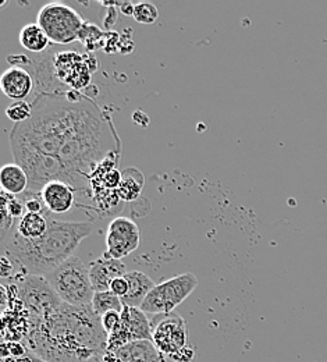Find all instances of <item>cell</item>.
<instances>
[{
    "label": "cell",
    "mask_w": 327,
    "mask_h": 362,
    "mask_svg": "<svg viewBox=\"0 0 327 362\" xmlns=\"http://www.w3.org/2000/svg\"><path fill=\"white\" fill-rule=\"evenodd\" d=\"M198 286V279L192 273H183L165 280L153 287L143 300L141 310L150 315H167L183 304Z\"/></svg>",
    "instance_id": "8992f818"
},
{
    "label": "cell",
    "mask_w": 327,
    "mask_h": 362,
    "mask_svg": "<svg viewBox=\"0 0 327 362\" xmlns=\"http://www.w3.org/2000/svg\"><path fill=\"white\" fill-rule=\"evenodd\" d=\"M59 298L71 307H91L95 291L90 269L78 257H71L45 276Z\"/></svg>",
    "instance_id": "277c9868"
},
{
    "label": "cell",
    "mask_w": 327,
    "mask_h": 362,
    "mask_svg": "<svg viewBox=\"0 0 327 362\" xmlns=\"http://www.w3.org/2000/svg\"><path fill=\"white\" fill-rule=\"evenodd\" d=\"M129 290H130V284H129V280H127L124 276L114 279V280L112 281V284H110V291H112L114 296L120 297V298L126 297L127 293H129Z\"/></svg>",
    "instance_id": "83f0119b"
},
{
    "label": "cell",
    "mask_w": 327,
    "mask_h": 362,
    "mask_svg": "<svg viewBox=\"0 0 327 362\" xmlns=\"http://www.w3.org/2000/svg\"><path fill=\"white\" fill-rule=\"evenodd\" d=\"M11 272H13V262L6 255H3L1 257V277L7 279L8 276H11Z\"/></svg>",
    "instance_id": "4dcf8cb0"
},
{
    "label": "cell",
    "mask_w": 327,
    "mask_h": 362,
    "mask_svg": "<svg viewBox=\"0 0 327 362\" xmlns=\"http://www.w3.org/2000/svg\"><path fill=\"white\" fill-rule=\"evenodd\" d=\"M20 45L32 53H42L49 49L50 40L38 23H30L20 31Z\"/></svg>",
    "instance_id": "ac0fdd59"
},
{
    "label": "cell",
    "mask_w": 327,
    "mask_h": 362,
    "mask_svg": "<svg viewBox=\"0 0 327 362\" xmlns=\"http://www.w3.org/2000/svg\"><path fill=\"white\" fill-rule=\"evenodd\" d=\"M53 70L60 84L71 90L87 88L91 83L93 71L85 63L84 54L74 50L59 52L53 54Z\"/></svg>",
    "instance_id": "8fae6325"
},
{
    "label": "cell",
    "mask_w": 327,
    "mask_h": 362,
    "mask_svg": "<svg viewBox=\"0 0 327 362\" xmlns=\"http://www.w3.org/2000/svg\"><path fill=\"white\" fill-rule=\"evenodd\" d=\"M141 233L137 223L129 218L113 219L106 233V251L103 258L121 259L140 247Z\"/></svg>",
    "instance_id": "9c48e42d"
},
{
    "label": "cell",
    "mask_w": 327,
    "mask_h": 362,
    "mask_svg": "<svg viewBox=\"0 0 327 362\" xmlns=\"http://www.w3.org/2000/svg\"><path fill=\"white\" fill-rule=\"evenodd\" d=\"M24 206L27 214H42L44 209L47 208L41 194H30L24 192Z\"/></svg>",
    "instance_id": "484cf974"
},
{
    "label": "cell",
    "mask_w": 327,
    "mask_h": 362,
    "mask_svg": "<svg viewBox=\"0 0 327 362\" xmlns=\"http://www.w3.org/2000/svg\"><path fill=\"white\" fill-rule=\"evenodd\" d=\"M74 187L69 182L54 180L47 182L41 191L42 201L52 214H67L74 205Z\"/></svg>",
    "instance_id": "4fadbf2b"
},
{
    "label": "cell",
    "mask_w": 327,
    "mask_h": 362,
    "mask_svg": "<svg viewBox=\"0 0 327 362\" xmlns=\"http://www.w3.org/2000/svg\"><path fill=\"white\" fill-rule=\"evenodd\" d=\"M37 23L54 45H70L78 41L85 21L83 16L64 3H47L41 7Z\"/></svg>",
    "instance_id": "5b68a950"
},
{
    "label": "cell",
    "mask_w": 327,
    "mask_h": 362,
    "mask_svg": "<svg viewBox=\"0 0 327 362\" xmlns=\"http://www.w3.org/2000/svg\"><path fill=\"white\" fill-rule=\"evenodd\" d=\"M167 360L172 362H194V360H195V350L187 346L183 350H180L179 353H176L174 356L169 357Z\"/></svg>",
    "instance_id": "f546056e"
},
{
    "label": "cell",
    "mask_w": 327,
    "mask_h": 362,
    "mask_svg": "<svg viewBox=\"0 0 327 362\" xmlns=\"http://www.w3.org/2000/svg\"><path fill=\"white\" fill-rule=\"evenodd\" d=\"M47 227L49 219L42 214H25L16 223L17 233L27 240H35L42 237L47 231Z\"/></svg>",
    "instance_id": "d6986e66"
},
{
    "label": "cell",
    "mask_w": 327,
    "mask_h": 362,
    "mask_svg": "<svg viewBox=\"0 0 327 362\" xmlns=\"http://www.w3.org/2000/svg\"><path fill=\"white\" fill-rule=\"evenodd\" d=\"M1 209H4L13 219H21L25 214V206L21 199H18L16 195H10L4 191H1Z\"/></svg>",
    "instance_id": "cb8c5ba5"
},
{
    "label": "cell",
    "mask_w": 327,
    "mask_h": 362,
    "mask_svg": "<svg viewBox=\"0 0 327 362\" xmlns=\"http://www.w3.org/2000/svg\"><path fill=\"white\" fill-rule=\"evenodd\" d=\"M27 347L47 362H87L107 349V334L91 307L63 305L50 317H37Z\"/></svg>",
    "instance_id": "7a4b0ae2"
},
{
    "label": "cell",
    "mask_w": 327,
    "mask_h": 362,
    "mask_svg": "<svg viewBox=\"0 0 327 362\" xmlns=\"http://www.w3.org/2000/svg\"><path fill=\"white\" fill-rule=\"evenodd\" d=\"M153 326L141 308L124 307L121 323L112 334L107 336L106 351L114 353L119 349L138 340H152Z\"/></svg>",
    "instance_id": "52a82bcc"
},
{
    "label": "cell",
    "mask_w": 327,
    "mask_h": 362,
    "mask_svg": "<svg viewBox=\"0 0 327 362\" xmlns=\"http://www.w3.org/2000/svg\"><path fill=\"white\" fill-rule=\"evenodd\" d=\"M140 24H153L159 18V10L152 3H138L134 7V16Z\"/></svg>",
    "instance_id": "d4e9b609"
},
{
    "label": "cell",
    "mask_w": 327,
    "mask_h": 362,
    "mask_svg": "<svg viewBox=\"0 0 327 362\" xmlns=\"http://www.w3.org/2000/svg\"><path fill=\"white\" fill-rule=\"evenodd\" d=\"M94 223L49 221L47 231L40 238L27 240L16 227L1 240L4 255L28 274L47 276L74 257L80 244L91 235Z\"/></svg>",
    "instance_id": "3957f363"
},
{
    "label": "cell",
    "mask_w": 327,
    "mask_h": 362,
    "mask_svg": "<svg viewBox=\"0 0 327 362\" xmlns=\"http://www.w3.org/2000/svg\"><path fill=\"white\" fill-rule=\"evenodd\" d=\"M187 322L177 314L163 315L153 326L152 341L166 358L187 347Z\"/></svg>",
    "instance_id": "30bf717a"
},
{
    "label": "cell",
    "mask_w": 327,
    "mask_h": 362,
    "mask_svg": "<svg viewBox=\"0 0 327 362\" xmlns=\"http://www.w3.org/2000/svg\"><path fill=\"white\" fill-rule=\"evenodd\" d=\"M20 294L30 311L38 317H50L63 305V301L44 276L28 274L24 277L20 286Z\"/></svg>",
    "instance_id": "ba28073f"
},
{
    "label": "cell",
    "mask_w": 327,
    "mask_h": 362,
    "mask_svg": "<svg viewBox=\"0 0 327 362\" xmlns=\"http://www.w3.org/2000/svg\"><path fill=\"white\" fill-rule=\"evenodd\" d=\"M134 4L133 3H130V1H127V3H123L121 6H120V10H121V13L124 14V16H134Z\"/></svg>",
    "instance_id": "1f68e13d"
},
{
    "label": "cell",
    "mask_w": 327,
    "mask_h": 362,
    "mask_svg": "<svg viewBox=\"0 0 327 362\" xmlns=\"http://www.w3.org/2000/svg\"><path fill=\"white\" fill-rule=\"evenodd\" d=\"M93 102L78 90L41 92L32 103V116L10 132L16 163L25 168L42 158H57Z\"/></svg>",
    "instance_id": "6da1fadb"
},
{
    "label": "cell",
    "mask_w": 327,
    "mask_h": 362,
    "mask_svg": "<svg viewBox=\"0 0 327 362\" xmlns=\"http://www.w3.org/2000/svg\"><path fill=\"white\" fill-rule=\"evenodd\" d=\"M1 362H47L45 358H42L41 356H38L37 353L28 350L25 354L20 356V357H6L1 358Z\"/></svg>",
    "instance_id": "f1b7e54d"
},
{
    "label": "cell",
    "mask_w": 327,
    "mask_h": 362,
    "mask_svg": "<svg viewBox=\"0 0 327 362\" xmlns=\"http://www.w3.org/2000/svg\"><path fill=\"white\" fill-rule=\"evenodd\" d=\"M96 360H97V362H117L114 354H113V353H109V351H105V353H103L102 356H99Z\"/></svg>",
    "instance_id": "d6a6232c"
},
{
    "label": "cell",
    "mask_w": 327,
    "mask_h": 362,
    "mask_svg": "<svg viewBox=\"0 0 327 362\" xmlns=\"http://www.w3.org/2000/svg\"><path fill=\"white\" fill-rule=\"evenodd\" d=\"M124 277L129 280L130 290L126 297L121 298L124 307H134V308H141L143 300L148 297V294L153 290L156 286L153 280L145 274L143 272L131 271L127 272Z\"/></svg>",
    "instance_id": "2e32d148"
},
{
    "label": "cell",
    "mask_w": 327,
    "mask_h": 362,
    "mask_svg": "<svg viewBox=\"0 0 327 362\" xmlns=\"http://www.w3.org/2000/svg\"><path fill=\"white\" fill-rule=\"evenodd\" d=\"M0 185L10 195L24 194L28 189V175L16 162L4 165L0 170Z\"/></svg>",
    "instance_id": "e0dca14e"
},
{
    "label": "cell",
    "mask_w": 327,
    "mask_h": 362,
    "mask_svg": "<svg viewBox=\"0 0 327 362\" xmlns=\"http://www.w3.org/2000/svg\"><path fill=\"white\" fill-rule=\"evenodd\" d=\"M143 187V176L134 168L121 172V181L117 188V195L121 201L131 202L138 198Z\"/></svg>",
    "instance_id": "ffe728a7"
},
{
    "label": "cell",
    "mask_w": 327,
    "mask_h": 362,
    "mask_svg": "<svg viewBox=\"0 0 327 362\" xmlns=\"http://www.w3.org/2000/svg\"><path fill=\"white\" fill-rule=\"evenodd\" d=\"M113 354L117 362H163V356L152 340L133 341Z\"/></svg>",
    "instance_id": "9a60e30c"
},
{
    "label": "cell",
    "mask_w": 327,
    "mask_h": 362,
    "mask_svg": "<svg viewBox=\"0 0 327 362\" xmlns=\"http://www.w3.org/2000/svg\"><path fill=\"white\" fill-rule=\"evenodd\" d=\"M107 37V34H105L97 25H95L93 23H87L84 24V27L81 28L80 31V35H78V41L85 46L87 49L90 50H96L99 49L102 44H103V40Z\"/></svg>",
    "instance_id": "7402d4cb"
},
{
    "label": "cell",
    "mask_w": 327,
    "mask_h": 362,
    "mask_svg": "<svg viewBox=\"0 0 327 362\" xmlns=\"http://www.w3.org/2000/svg\"><path fill=\"white\" fill-rule=\"evenodd\" d=\"M6 116L14 123H24L32 116V105L27 103L25 100L20 102H13L7 109H6Z\"/></svg>",
    "instance_id": "603a6c76"
},
{
    "label": "cell",
    "mask_w": 327,
    "mask_h": 362,
    "mask_svg": "<svg viewBox=\"0 0 327 362\" xmlns=\"http://www.w3.org/2000/svg\"><path fill=\"white\" fill-rule=\"evenodd\" d=\"M91 308H93V311H94L96 317H102L105 314H107V313H110V311L123 313L124 305H123L121 298L117 297V296H114V294L109 290V291L95 293Z\"/></svg>",
    "instance_id": "44dd1931"
},
{
    "label": "cell",
    "mask_w": 327,
    "mask_h": 362,
    "mask_svg": "<svg viewBox=\"0 0 327 362\" xmlns=\"http://www.w3.org/2000/svg\"><path fill=\"white\" fill-rule=\"evenodd\" d=\"M88 269L95 293L109 291L112 281L127 273L126 265L120 259H107L103 257L94 261Z\"/></svg>",
    "instance_id": "5bb4252c"
},
{
    "label": "cell",
    "mask_w": 327,
    "mask_h": 362,
    "mask_svg": "<svg viewBox=\"0 0 327 362\" xmlns=\"http://www.w3.org/2000/svg\"><path fill=\"white\" fill-rule=\"evenodd\" d=\"M0 87L3 93L16 102L25 100L35 87L32 74L27 69L8 67L0 78Z\"/></svg>",
    "instance_id": "7c38bea8"
},
{
    "label": "cell",
    "mask_w": 327,
    "mask_h": 362,
    "mask_svg": "<svg viewBox=\"0 0 327 362\" xmlns=\"http://www.w3.org/2000/svg\"><path fill=\"white\" fill-rule=\"evenodd\" d=\"M100 323L103 330L106 332V334H112L114 330H117V327L121 323V313L117 311H110L107 314H105L103 317H100Z\"/></svg>",
    "instance_id": "4316f807"
}]
</instances>
